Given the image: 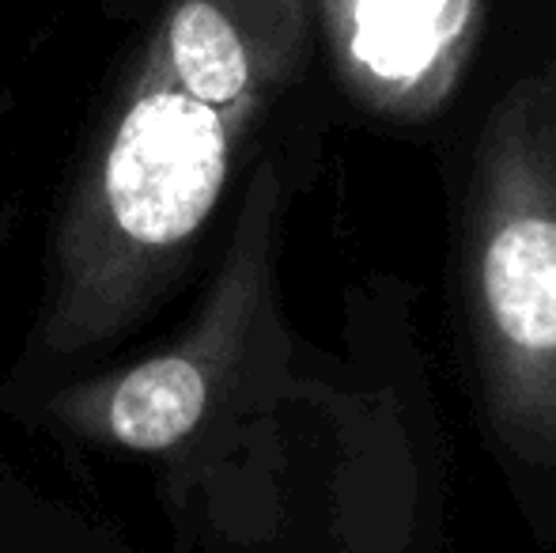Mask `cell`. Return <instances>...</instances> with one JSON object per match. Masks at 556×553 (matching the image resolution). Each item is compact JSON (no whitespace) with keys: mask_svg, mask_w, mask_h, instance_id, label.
<instances>
[{"mask_svg":"<svg viewBox=\"0 0 556 553\" xmlns=\"http://www.w3.org/2000/svg\"><path fill=\"white\" fill-rule=\"evenodd\" d=\"M250 126L140 58L53 243L46 349L106 345L167 292L220 205Z\"/></svg>","mask_w":556,"mask_h":553,"instance_id":"cell-1","label":"cell"},{"mask_svg":"<svg viewBox=\"0 0 556 553\" xmlns=\"http://www.w3.org/2000/svg\"><path fill=\"white\" fill-rule=\"evenodd\" d=\"M462 288L492 432L522 463L556 466V58L484 114Z\"/></svg>","mask_w":556,"mask_h":553,"instance_id":"cell-2","label":"cell"},{"mask_svg":"<svg viewBox=\"0 0 556 553\" xmlns=\"http://www.w3.org/2000/svg\"><path fill=\"white\" fill-rule=\"evenodd\" d=\"M277 175L265 163L235 224L224 266L198 318L175 345L91 379L53 399V414L88 440L125 451H167L205 420L213 399L231 379L247 334L269 285L273 228H277Z\"/></svg>","mask_w":556,"mask_h":553,"instance_id":"cell-3","label":"cell"},{"mask_svg":"<svg viewBox=\"0 0 556 553\" xmlns=\"http://www.w3.org/2000/svg\"><path fill=\"white\" fill-rule=\"evenodd\" d=\"M318 12L344 91L397 126L451 106L484 27V0H318Z\"/></svg>","mask_w":556,"mask_h":553,"instance_id":"cell-4","label":"cell"},{"mask_svg":"<svg viewBox=\"0 0 556 553\" xmlns=\"http://www.w3.org/2000/svg\"><path fill=\"white\" fill-rule=\"evenodd\" d=\"M311 0H175L144 53L201 103L254 122L300 73Z\"/></svg>","mask_w":556,"mask_h":553,"instance_id":"cell-5","label":"cell"}]
</instances>
